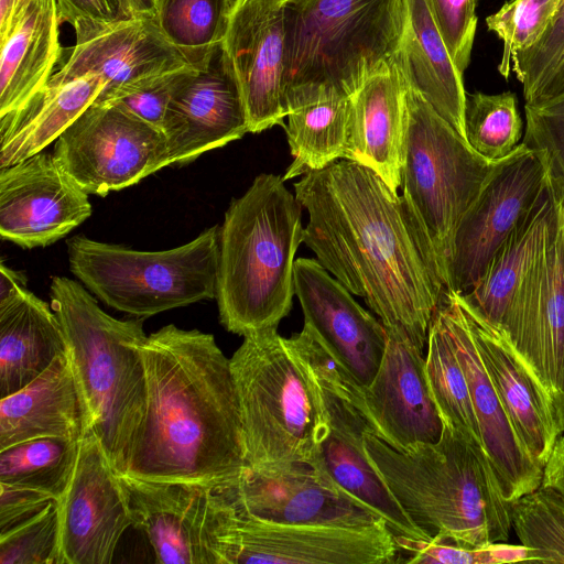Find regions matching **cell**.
I'll use <instances>...</instances> for the list:
<instances>
[{
	"mask_svg": "<svg viewBox=\"0 0 564 564\" xmlns=\"http://www.w3.org/2000/svg\"><path fill=\"white\" fill-rule=\"evenodd\" d=\"M429 1L447 50L464 74L470 62L477 30V0Z\"/></svg>",
	"mask_w": 564,
	"mask_h": 564,
	"instance_id": "44",
	"label": "cell"
},
{
	"mask_svg": "<svg viewBox=\"0 0 564 564\" xmlns=\"http://www.w3.org/2000/svg\"><path fill=\"white\" fill-rule=\"evenodd\" d=\"M478 1H479V0H477V2H478Z\"/></svg>",
	"mask_w": 564,
	"mask_h": 564,
	"instance_id": "54",
	"label": "cell"
},
{
	"mask_svg": "<svg viewBox=\"0 0 564 564\" xmlns=\"http://www.w3.org/2000/svg\"><path fill=\"white\" fill-rule=\"evenodd\" d=\"M543 486L555 488L564 494V435H561L543 467Z\"/></svg>",
	"mask_w": 564,
	"mask_h": 564,
	"instance_id": "48",
	"label": "cell"
},
{
	"mask_svg": "<svg viewBox=\"0 0 564 564\" xmlns=\"http://www.w3.org/2000/svg\"><path fill=\"white\" fill-rule=\"evenodd\" d=\"M499 328L555 402L564 371V195L547 242Z\"/></svg>",
	"mask_w": 564,
	"mask_h": 564,
	"instance_id": "20",
	"label": "cell"
},
{
	"mask_svg": "<svg viewBox=\"0 0 564 564\" xmlns=\"http://www.w3.org/2000/svg\"><path fill=\"white\" fill-rule=\"evenodd\" d=\"M148 412L127 474L226 488L246 467L230 360L212 334L173 324L140 348Z\"/></svg>",
	"mask_w": 564,
	"mask_h": 564,
	"instance_id": "2",
	"label": "cell"
},
{
	"mask_svg": "<svg viewBox=\"0 0 564 564\" xmlns=\"http://www.w3.org/2000/svg\"><path fill=\"white\" fill-rule=\"evenodd\" d=\"M76 42L45 86H61L90 74L105 86L94 102H104L139 80L196 63L161 31L155 18H131L73 25Z\"/></svg>",
	"mask_w": 564,
	"mask_h": 564,
	"instance_id": "16",
	"label": "cell"
},
{
	"mask_svg": "<svg viewBox=\"0 0 564 564\" xmlns=\"http://www.w3.org/2000/svg\"><path fill=\"white\" fill-rule=\"evenodd\" d=\"M276 328L246 334L229 359L252 468L311 464L323 426L307 376Z\"/></svg>",
	"mask_w": 564,
	"mask_h": 564,
	"instance_id": "7",
	"label": "cell"
},
{
	"mask_svg": "<svg viewBox=\"0 0 564 564\" xmlns=\"http://www.w3.org/2000/svg\"><path fill=\"white\" fill-rule=\"evenodd\" d=\"M549 171L522 142L498 160L455 230L446 290L465 294L484 276L494 257L545 189Z\"/></svg>",
	"mask_w": 564,
	"mask_h": 564,
	"instance_id": "13",
	"label": "cell"
},
{
	"mask_svg": "<svg viewBox=\"0 0 564 564\" xmlns=\"http://www.w3.org/2000/svg\"><path fill=\"white\" fill-rule=\"evenodd\" d=\"M80 441L45 436L0 449V484L33 489L59 500L73 477Z\"/></svg>",
	"mask_w": 564,
	"mask_h": 564,
	"instance_id": "35",
	"label": "cell"
},
{
	"mask_svg": "<svg viewBox=\"0 0 564 564\" xmlns=\"http://www.w3.org/2000/svg\"><path fill=\"white\" fill-rule=\"evenodd\" d=\"M554 408L562 431V435H564V371L561 394L558 399L554 402Z\"/></svg>",
	"mask_w": 564,
	"mask_h": 564,
	"instance_id": "52",
	"label": "cell"
},
{
	"mask_svg": "<svg viewBox=\"0 0 564 564\" xmlns=\"http://www.w3.org/2000/svg\"><path fill=\"white\" fill-rule=\"evenodd\" d=\"M0 564H62L58 501L0 534Z\"/></svg>",
	"mask_w": 564,
	"mask_h": 564,
	"instance_id": "41",
	"label": "cell"
},
{
	"mask_svg": "<svg viewBox=\"0 0 564 564\" xmlns=\"http://www.w3.org/2000/svg\"><path fill=\"white\" fill-rule=\"evenodd\" d=\"M405 78L393 61L369 75L350 96L346 160L375 171L393 191L402 183Z\"/></svg>",
	"mask_w": 564,
	"mask_h": 564,
	"instance_id": "26",
	"label": "cell"
},
{
	"mask_svg": "<svg viewBox=\"0 0 564 564\" xmlns=\"http://www.w3.org/2000/svg\"><path fill=\"white\" fill-rule=\"evenodd\" d=\"M223 46L241 90L249 132L284 127V3L234 0Z\"/></svg>",
	"mask_w": 564,
	"mask_h": 564,
	"instance_id": "21",
	"label": "cell"
},
{
	"mask_svg": "<svg viewBox=\"0 0 564 564\" xmlns=\"http://www.w3.org/2000/svg\"><path fill=\"white\" fill-rule=\"evenodd\" d=\"M308 213L303 242L386 329L423 350L446 291L433 245L403 195L372 170L339 159L294 183Z\"/></svg>",
	"mask_w": 564,
	"mask_h": 564,
	"instance_id": "1",
	"label": "cell"
},
{
	"mask_svg": "<svg viewBox=\"0 0 564 564\" xmlns=\"http://www.w3.org/2000/svg\"><path fill=\"white\" fill-rule=\"evenodd\" d=\"M169 165L186 164L249 132L241 90L223 42L177 80L162 122Z\"/></svg>",
	"mask_w": 564,
	"mask_h": 564,
	"instance_id": "15",
	"label": "cell"
},
{
	"mask_svg": "<svg viewBox=\"0 0 564 564\" xmlns=\"http://www.w3.org/2000/svg\"><path fill=\"white\" fill-rule=\"evenodd\" d=\"M219 226L178 247L141 251L86 236L67 240L70 272L108 306L137 317L216 297Z\"/></svg>",
	"mask_w": 564,
	"mask_h": 564,
	"instance_id": "8",
	"label": "cell"
},
{
	"mask_svg": "<svg viewBox=\"0 0 564 564\" xmlns=\"http://www.w3.org/2000/svg\"><path fill=\"white\" fill-rule=\"evenodd\" d=\"M55 159L86 193L105 196L169 165L162 131L115 102H93L55 141Z\"/></svg>",
	"mask_w": 564,
	"mask_h": 564,
	"instance_id": "11",
	"label": "cell"
},
{
	"mask_svg": "<svg viewBox=\"0 0 564 564\" xmlns=\"http://www.w3.org/2000/svg\"><path fill=\"white\" fill-rule=\"evenodd\" d=\"M104 86L98 74L45 86L21 108L0 117V167L44 151L96 100Z\"/></svg>",
	"mask_w": 564,
	"mask_h": 564,
	"instance_id": "32",
	"label": "cell"
},
{
	"mask_svg": "<svg viewBox=\"0 0 564 564\" xmlns=\"http://www.w3.org/2000/svg\"><path fill=\"white\" fill-rule=\"evenodd\" d=\"M31 0H0V36L11 26L18 14Z\"/></svg>",
	"mask_w": 564,
	"mask_h": 564,
	"instance_id": "50",
	"label": "cell"
},
{
	"mask_svg": "<svg viewBox=\"0 0 564 564\" xmlns=\"http://www.w3.org/2000/svg\"><path fill=\"white\" fill-rule=\"evenodd\" d=\"M457 297L502 406L521 444L543 469L562 435L554 401L503 332Z\"/></svg>",
	"mask_w": 564,
	"mask_h": 564,
	"instance_id": "25",
	"label": "cell"
},
{
	"mask_svg": "<svg viewBox=\"0 0 564 564\" xmlns=\"http://www.w3.org/2000/svg\"><path fill=\"white\" fill-rule=\"evenodd\" d=\"M219 489L235 510L274 523L361 529L384 521L307 463L246 466Z\"/></svg>",
	"mask_w": 564,
	"mask_h": 564,
	"instance_id": "17",
	"label": "cell"
},
{
	"mask_svg": "<svg viewBox=\"0 0 564 564\" xmlns=\"http://www.w3.org/2000/svg\"><path fill=\"white\" fill-rule=\"evenodd\" d=\"M67 345L59 319L25 286L0 297V397L6 398L44 372Z\"/></svg>",
	"mask_w": 564,
	"mask_h": 564,
	"instance_id": "30",
	"label": "cell"
},
{
	"mask_svg": "<svg viewBox=\"0 0 564 564\" xmlns=\"http://www.w3.org/2000/svg\"><path fill=\"white\" fill-rule=\"evenodd\" d=\"M0 534H4L40 514L55 501L43 492L0 484Z\"/></svg>",
	"mask_w": 564,
	"mask_h": 564,
	"instance_id": "46",
	"label": "cell"
},
{
	"mask_svg": "<svg viewBox=\"0 0 564 564\" xmlns=\"http://www.w3.org/2000/svg\"><path fill=\"white\" fill-rule=\"evenodd\" d=\"M59 24L56 0H31L0 36V117L47 84L63 53Z\"/></svg>",
	"mask_w": 564,
	"mask_h": 564,
	"instance_id": "31",
	"label": "cell"
},
{
	"mask_svg": "<svg viewBox=\"0 0 564 564\" xmlns=\"http://www.w3.org/2000/svg\"><path fill=\"white\" fill-rule=\"evenodd\" d=\"M88 195L45 151L0 167V235L24 249L52 245L90 216Z\"/></svg>",
	"mask_w": 564,
	"mask_h": 564,
	"instance_id": "18",
	"label": "cell"
},
{
	"mask_svg": "<svg viewBox=\"0 0 564 564\" xmlns=\"http://www.w3.org/2000/svg\"><path fill=\"white\" fill-rule=\"evenodd\" d=\"M564 188L549 174L545 189L498 250L480 281L458 294L500 327L523 291L557 218Z\"/></svg>",
	"mask_w": 564,
	"mask_h": 564,
	"instance_id": "28",
	"label": "cell"
},
{
	"mask_svg": "<svg viewBox=\"0 0 564 564\" xmlns=\"http://www.w3.org/2000/svg\"><path fill=\"white\" fill-rule=\"evenodd\" d=\"M524 113L522 143L540 155L550 176L564 188V91L525 102Z\"/></svg>",
	"mask_w": 564,
	"mask_h": 564,
	"instance_id": "42",
	"label": "cell"
},
{
	"mask_svg": "<svg viewBox=\"0 0 564 564\" xmlns=\"http://www.w3.org/2000/svg\"><path fill=\"white\" fill-rule=\"evenodd\" d=\"M131 523L156 563L221 564L219 534L226 499L219 488L118 474Z\"/></svg>",
	"mask_w": 564,
	"mask_h": 564,
	"instance_id": "14",
	"label": "cell"
},
{
	"mask_svg": "<svg viewBox=\"0 0 564 564\" xmlns=\"http://www.w3.org/2000/svg\"><path fill=\"white\" fill-rule=\"evenodd\" d=\"M51 304L62 325L91 429L115 470L127 474L148 412L140 348L142 319H117L87 289L66 276L51 282Z\"/></svg>",
	"mask_w": 564,
	"mask_h": 564,
	"instance_id": "5",
	"label": "cell"
},
{
	"mask_svg": "<svg viewBox=\"0 0 564 564\" xmlns=\"http://www.w3.org/2000/svg\"><path fill=\"white\" fill-rule=\"evenodd\" d=\"M284 126L292 164L283 180L321 170L345 159L347 153L351 99L337 91H318L290 101Z\"/></svg>",
	"mask_w": 564,
	"mask_h": 564,
	"instance_id": "33",
	"label": "cell"
},
{
	"mask_svg": "<svg viewBox=\"0 0 564 564\" xmlns=\"http://www.w3.org/2000/svg\"><path fill=\"white\" fill-rule=\"evenodd\" d=\"M369 462L409 518L431 539L465 547L507 541L511 505L486 452L447 423L437 442L398 451L365 435Z\"/></svg>",
	"mask_w": 564,
	"mask_h": 564,
	"instance_id": "3",
	"label": "cell"
},
{
	"mask_svg": "<svg viewBox=\"0 0 564 564\" xmlns=\"http://www.w3.org/2000/svg\"><path fill=\"white\" fill-rule=\"evenodd\" d=\"M0 297L6 296L11 291L19 286H25V276L11 268L6 267L3 263L0 265Z\"/></svg>",
	"mask_w": 564,
	"mask_h": 564,
	"instance_id": "51",
	"label": "cell"
},
{
	"mask_svg": "<svg viewBox=\"0 0 564 564\" xmlns=\"http://www.w3.org/2000/svg\"><path fill=\"white\" fill-rule=\"evenodd\" d=\"M511 70L522 84L525 102L564 91V0L543 36L516 55Z\"/></svg>",
	"mask_w": 564,
	"mask_h": 564,
	"instance_id": "39",
	"label": "cell"
},
{
	"mask_svg": "<svg viewBox=\"0 0 564 564\" xmlns=\"http://www.w3.org/2000/svg\"><path fill=\"white\" fill-rule=\"evenodd\" d=\"M300 364L323 420L311 464L347 496L380 516L395 536L431 540L404 512L368 459L365 435L372 430L362 410L360 384L326 350L307 352Z\"/></svg>",
	"mask_w": 564,
	"mask_h": 564,
	"instance_id": "10",
	"label": "cell"
},
{
	"mask_svg": "<svg viewBox=\"0 0 564 564\" xmlns=\"http://www.w3.org/2000/svg\"><path fill=\"white\" fill-rule=\"evenodd\" d=\"M234 0H158L155 20L170 42L200 63L225 37Z\"/></svg>",
	"mask_w": 564,
	"mask_h": 564,
	"instance_id": "36",
	"label": "cell"
},
{
	"mask_svg": "<svg viewBox=\"0 0 564 564\" xmlns=\"http://www.w3.org/2000/svg\"><path fill=\"white\" fill-rule=\"evenodd\" d=\"M511 522L529 562L564 563V494L540 485L511 505Z\"/></svg>",
	"mask_w": 564,
	"mask_h": 564,
	"instance_id": "38",
	"label": "cell"
},
{
	"mask_svg": "<svg viewBox=\"0 0 564 564\" xmlns=\"http://www.w3.org/2000/svg\"><path fill=\"white\" fill-rule=\"evenodd\" d=\"M284 17L285 108L318 91L351 96L369 75L393 62L406 0H288Z\"/></svg>",
	"mask_w": 564,
	"mask_h": 564,
	"instance_id": "6",
	"label": "cell"
},
{
	"mask_svg": "<svg viewBox=\"0 0 564 564\" xmlns=\"http://www.w3.org/2000/svg\"><path fill=\"white\" fill-rule=\"evenodd\" d=\"M398 550L410 554L406 563L413 564H502L529 562L525 546L509 545L501 542L482 547H465L457 544L431 539L420 540L395 536Z\"/></svg>",
	"mask_w": 564,
	"mask_h": 564,
	"instance_id": "43",
	"label": "cell"
},
{
	"mask_svg": "<svg viewBox=\"0 0 564 564\" xmlns=\"http://www.w3.org/2000/svg\"><path fill=\"white\" fill-rule=\"evenodd\" d=\"M302 205L280 175H258L219 226V321L237 335L278 327L292 308Z\"/></svg>",
	"mask_w": 564,
	"mask_h": 564,
	"instance_id": "4",
	"label": "cell"
},
{
	"mask_svg": "<svg viewBox=\"0 0 564 564\" xmlns=\"http://www.w3.org/2000/svg\"><path fill=\"white\" fill-rule=\"evenodd\" d=\"M426 344V379L443 423L485 451L467 379L438 307L432 317Z\"/></svg>",
	"mask_w": 564,
	"mask_h": 564,
	"instance_id": "34",
	"label": "cell"
},
{
	"mask_svg": "<svg viewBox=\"0 0 564 564\" xmlns=\"http://www.w3.org/2000/svg\"><path fill=\"white\" fill-rule=\"evenodd\" d=\"M522 129L514 93L466 95V140L482 158L495 162L511 154L521 143Z\"/></svg>",
	"mask_w": 564,
	"mask_h": 564,
	"instance_id": "37",
	"label": "cell"
},
{
	"mask_svg": "<svg viewBox=\"0 0 564 564\" xmlns=\"http://www.w3.org/2000/svg\"><path fill=\"white\" fill-rule=\"evenodd\" d=\"M386 330L381 365L370 384L360 387L372 434L398 451L437 442L443 421L429 388L423 350L404 333Z\"/></svg>",
	"mask_w": 564,
	"mask_h": 564,
	"instance_id": "22",
	"label": "cell"
},
{
	"mask_svg": "<svg viewBox=\"0 0 564 564\" xmlns=\"http://www.w3.org/2000/svg\"><path fill=\"white\" fill-rule=\"evenodd\" d=\"M89 429V412L67 354L0 401V449L45 436L80 441Z\"/></svg>",
	"mask_w": 564,
	"mask_h": 564,
	"instance_id": "27",
	"label": "cell"
},
{
	"mask_svg": "<svg viewBox=\"0 0 564 564\" xmlns=\"http://www.w3.org/2000/svg\"><path fill=\"white\" fill-rule=\"evenodd\" d=\"M62 564H108L132 525L118 473L93 429L80 440L70 482L58 500Z\"/></svg>",
	"mask_w": 564,
	"mask_h": 564,
	"instance_id": "19",
	"label": "cell"
},
{
	"mask_svg": "<svg viewBox=\"0 0 564 564\" xmlns=\"http://www.w3.org/2000/svg\"><path fill=\"white\" fill-rule=\"evenodd\" d=\"M116 20L155 18L158 0H110Z\"/></svg>",
	"mask_w": 564,
	"mask_h": 564,
	"instance_id": "49",
	"label": "cell"
},
{
	"mask_svg": "<svg viewBox=\"0 0 564 564\" xmlns=\"http://www.w3.org/2000/svg\"><path fill=\"white\" fill-rule=\"evenodd\" d=\"M496 162L478 154L406 82L402 195L433 245L445 288L455 230Z\"/></svg>",
	"mask_w": 564,
	"mask_h": 564,
	"instance_id": "9",
	"label": "cell"
},
{
	"mask_svg": "<svg viewBox=\"0 0 564 564\" xmlns=\"http://www.w3.org/2000/svg\"><path fill=\"white\" fill-rule=\"evenodd\" d=\"M563 0H509L486 18L487 29L502 42L498 72L509 77L516 55L532 47L545 33Z\"/></svg>",
	"mask_w": 564,
	"mask_h": 564,
	"instance_id": "40",
	"label": "cell"
},
{
	"mask_svg": "<svg viewBox=\"0 0 564 564\" xmlns=\"http://www.w3.org/2000/svg\"><path fill=\"white\" fill-rule=\"evenodd\" d=\"M294 291L304 324L315 330L359 384H370L387 347L388 335L381 321L361 307L317 259L295 260Z\"/></svg>",
	"mask_w": 564,
	"mask_h": 564,
	"instance_id": "23",
	"label": "cell"
},
{
	"mask_svg": "<svg viewBox=\"0 0 564 564\" xmlns=\"http://www.w3.org/2000/svg\"><path fill=\"white\" fill-rule=\"evenodd\" d=\"M280 1L284 3V2H285V1H288V0H280Z\"/></svg>",
	"mask_w": 564,
	"mask_h": 564,
	"instance_id": "53",
	"label": "cell"
},
{
	"mask_svg": "<svg viewBox=\"0 0 564 564\" xmlns=\"http://www.w3.org/2000/svg\"><path fill=\"white\" fill-rule=\"evenodd\" d=\"M188 67L133 83L121 88L104 102L118 104L161 130L173 89Z\"/></svg>",
	"mask_w": 564,
	"mask_h": 564,
	"instance_id": "45",
	"label": "cell"
},
{
	"mask_svg": "<svg viewBox=\"0 0 564 564\" xmlns=\"http://www.w3.org/2000/svg\"><path fill=\"white\" fill-rule=\"evenodd\" d=\"M398 551L384 521L361 529L274 523L241 513L226 499L221 564H391Z\"/></svg>",
	"mask_w": 564,
	"mask_h": 564,
	"instance_id": "12",
	"label": "cell"
},
{
	"mask_svg": "<svg viewBox=\"0 0 564 564\" xmlns=\"http://www.w3.org/2000/svg\"><path fill=\"white\" fill-rule=\"evenodd\" d=\"M394 62L405 80L464 139L466 90L429 0H406V19Z\"/></svg>",
	"mask_w": 564,
	"mask_h": 564,
	"instance_id": "29",
	"label": "cell"
},
{
	"mask_svg": "<svg viewBox=\"0 0 564 564\" xmlns=\"http://www.w3.org/2000/svg\"><path fill=\"white\" fill-rule=\"evenodd\" d=\"M59 22L106 23L116 20L110 0H56Z\"/></svg>",
	"mask_w": 564,
	"mask_h": 564,
	"instance_id": "47",
	"label": "cell"
},
{
	"mask_svg": "<svg viewBox=\"0 0 564 564\" xmlns=\"http://www.w3.org/2000/svg\"><path fill=\"white\" fill-rule=\"evenodd\" d=\"M465 372L485 452L505 500L512 505L540 487L543 469L521 444L482 364L457 294L445 291L437 305Z\"/></svg>",
	"mask_w": 564,
	"mask_h": 564,
	"instance_id": "24",
	"label": "cell"
}]
</instances>
